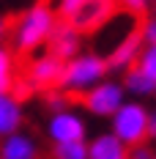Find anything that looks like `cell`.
I'll list each match as a JSON object with an SVG mask.
<instances>
[{"mask_svg":"<svg viewBox=\"0 0 156 159\" xmlns=\"http://www.w3.org/2000/svg\"><path fill=\"white\" fill-rule=\"evenodd\" d=\"M58 11L52 3H33L28 11H22L19 19L11 28V44H14V52L19 55H30V52H38L41 47H47L49 36L58 25Z\"/></svg>","mask_w":156,"mask_h":159,"instance_id":"cell-1","label":"cell"},{"mask_svg":"<svg viewBox=\"0 0 156 159\" xmlns=\"http://www.w3.org/2000/svg\"><path fill=\"white\" fill-rule=\"evenodd\" d=\"M109 74L107 69V58L99 55V52H77L74 58L63 61V69H60V80H58V88L63 93H88L96 82Z\"/></svg>","mask_w":156,"mask_h":159,"instance_id":"cell-2","label":"cell"},{"mask_svg":"<svg viewBox=\"0 0 156 159\" xmlns=\"http://www.w3.org/2000/svg\"><path fill=\"white\" fill-rule=\"evenodd\" d=\"M148 121H151V110L140 99H126L123 104L109 115V132L126 148H131V145L148 140Z\"/></svg>","mask_w":156,"mask_h":159,"instance_id":"cell-3","label":"cell"},{"mask_svg":"<svg viewBox=\"0 0 156 159\" xmlns=\"http://www.w3.org/2000/svg\"><path fill=\"white\" fill-rule=\"evenodd\" d=\"M82 96H85L82 99L85 102V110L91 112L93 118H109L129 99L123 85H121V80H115V77H104L101 82H96L93 88Z\"/></svg>","mask_w":156,"mask_h":159,"instance_id":"cell-4","label":"cell"},{"mask_svg":"<svg viewBox=\"0 0 156 159\" xmlns=\"http://www.w3.org/2000/svg\"><path fill=\"white\" fill-rule=\"evenodd\" d=\"M47 137L52 143H74V140H85L88 137V124L85 115L77 112L74 107H66L49 115L47 121Z\"/></svg>","mask_w":156,"mask_h":159,"instance_id":"cell-5","label":"cell"},{"mask_svg":"<svg viewBox=\"0 0 156 159\" xmlns=\"http://www.w3.org/2000/svg\"><path fill=\"white\" fill-rule=\"evenodd\" d=\"M60 69H63V61H58L52 52H44V55L30 58L28 61V69H25V88L28 91H49V88H58Z\"/></svg>","mask_w":156,"mask_h":159,"instance_id":"cell-6","label":"cell"},{"mask_svg":"<svg viewBox=\"0 0 156 159\" xmlns=\"http://www.w3.org/2000/svg\"><path fill=\"white\" fill-rule=\"evenodd\" d=\"M112 14H115V3L112 0H85L79 6V11L69 22L79 33H91V30H99L104 22H109Z\"/></svg>","mask_w":156,"mask_h":159,"instance_id":"cell-7","label":"cell"},{"mask_svg":"<svg viewBox=\"0 0 156 159\" xmlns=\"http://www.w3.org/2000/svg\"><path fill=\"white\" fill-rule=\"evenodd\" d=\"M47 47H49V52H52L58 61H69V58H74L77 52H82V33H79L69 19H58V25H55V30L49 36Z\"/></svg>","mask_w":156,"mask_h":159,"instance_id":"cell-8","label":"cell"},{"mask_svg":"<svg viewBox=\"0 0 156 159\" xmlns=\"http://www.w3.org/2000/svg\"><path fill=\"white\" fill-rule=\"evenodd\" d=\"M142 36L140 30H129L112 47V52L107 55V69H112V71H126V69H131V66H137V55H140L142 49Z\"/></svg>","mask_w":156,"mask_h":159,"instance_id":"cell-9","label":"cell"},{"mask_svg":"<svg viewBox=\"0 0 156 159\" xmlns=\"http://www.w3.org/2000/svg\"><path fill=\"white\" fill-rule=\"evenodd\" d=\"M25 124V107L14 91H0V137L19 132Z\"/></svg>","mask_w":156,"mask_h":159,"instance_id":"cell-10","label":"cell"},{"mask_svg":"<svg viewBox=\"0 0 156 159\" xmlns=\"http://www.w3.org/2000/svg\"><path fill=\"white\" fill-rule=\"evenodd\" d=\"M0 159H38V143L28 132H14L0 137Z\"/></svg>","mask_w":156,"mask_h":159,"instance_id":"cell-11","label":"cell"},{"mask_svg":"<svg viewBox=\"0 0 156 159\" xmlns=\"http://www.w3.org/2000/svg\"><path fill=\"white\" fill-rule=\"evenodd\" d=\"M88 159H129V148L112 132H104L88 143Z\"/></svg>","mask_w":156,"mask_h":159,"instance_id":"cell-12","label":"cell"},{"mask_svg":"<svg viewBox=\"0 0 156 159\" xmlns=\"http://www.w3.org/2000/svg\"><path fill=\"white\" fill-rule=\"evenodd\" d=\"M121 85H123L126 96H131V99H148V96H154V80L148 77L140 66L126 69Z\"/></svg>","mask_w":156,"mask_h":159,"instance_id":"cell-13","label":"cell"},{"mask_svg":"<svg viewBox=\"0 0 156 159\" xmlns=\"http://www.w3.org/2000/svg\"><path fill=\"white\" fill-rule=\"evenodd\" d=\"M16 85V61L14 52L0 44V91H14Z\"/></svg>","mask_w":156,"mask_h":159,"instance_id":"cell-14","label":"cell"},{"mask_svg":"<svg viewBox=\"0 0 156 159\" xmlns=\"http://www.w3.org/2000/svg\"><path fill=\"white\" fill-rule=\"evenodd\" d=\"M52 159H88V143L85 140L55 143L52 145Z\"/></svg>","mask_w":156,"mask_h":159,"instance_id":"cell-15","label":"cell"},{"mask_svg":"<svg viewBox=\"0 0 156 159\" xmlns=\"http://www.w3.org/2000/svg\"><path fill=\"white\" fill-rule=\"evenodd\" d=\"M137 66H140V69H142L151 80H156V41L142 44L140 55H137Z\"/></svg>","mask_w":156,"mask_h":159,"instance_id":"cell-16","label":"cell"},{"mask_svg":"<svg viewBox=\"0 0 156 159\" xmlns=\"http://www.w3.org/2000/svg\"><path fill=\"white\" fill-rule=\"evenodd\" d=\"M69 93H63L60 88H49V91H44V104L49 107V112H58V110H66L69 107V99H66Z\"/></svg>","mask_w":156,"mask_h":159,"instance_id":"cell-17","label":"cell"},{"mask_svg":"<svg viewBox=\"0 0 156 159\" xmlns=\"http://www.w3.org/2000/svg\"><path fill=\"white\" fill-rule=\"evenodd\" d=\"M85 0H55L52 6H55V11H58V16L60 19H71V16L79 11V6H82Z\"/></svg>","mask_w":156,"mask_h":159,"instance_id":"cell-18","label":"cell"},{"mask_svg":"<svg viewBox=\"0 0 156 159\" xmlns=\"http://www.w3.org/2000/svg\"><path fill=\"white\" fill-rule=\"evenodd\" d=\"M112 3L126 14H145L148 6H151V0H112Z\"/></svg>","mask_w":156,"mask_h":159,"instance_id":"cell-19","label":"cell"},{"mask_svg":"<svg viewBox=\"0 0 156 159\" xmlns=\"http://www.w3.org/2000/svg\"><path fill=\"white\" fill-rule=\"evenodd\" d=\"M129 159H156V151L148 143H137L129 148Z\"/></svg>","mask_w":156,"mask_h":159,"instance_id":"cell-20","label":"cell"},{"mask_svg":"<svg viewBox=\"0 0 156 159\" xmlns=\"http://www.w3.org/2000/svg\"><path fill=\"white\" fill-rule=\"evenodd\" d=\"M140 36H142V41H145V44L156 41V25H154V19H145V25H142Z\"/></svg>","mask_w":156,"mask_h":159,"instance_id":"cell-21","label":"cell"},{"mask_svg":"<svg viewBox=\"0 0 156 159\" xmlns=\"http://www.w3.org/2000/svg\"><path fill=\"white\" fill-rule=\"evenodd\" d=\"M3 41H6V22L0 19V44H3Z\"/></svg>","mask_w":156,"mask_h":159,"instance_id":"cell-22","label":"cell"},{"mask_svg":"<svg viewBox=\"0 0 156 159\" xmlns=\"http://www.w3.org/2000/svg\"><path fill=\"white\" fill-rule=\"evenodd\" d=\"M151 19H154V25H156V6H154V16H151Z\"/></svg>","mask_w":156,"mask_h":159,"instance_id":"cell-23","label":"cell"},{"mask_svg":"<svg viewBox=\"0 0 156 159\" xmlns=\"http://www.w3.org/2000/svg\"><path fill=\"white\" fill-rule=\"evenodd\" d=\"M151 118H154V124H156V112H151Z\"/></svg>","mask_w":156,"mask_h":159,"instance_id":"cell-24","label":"cell"},{"mask_svg":"<svg viewBox=\"0 0 156 159\" xmlns=\"http://www.w3.org/2000/svg\"><path fill=\"white\" fill-rule=\"evenodd\" d=\"M154 96H156V80H154Z\"/></svg>","mask_w":156,"mask_h":159,"instance_id":"cell-25","label":"cell"}]
</instances>
